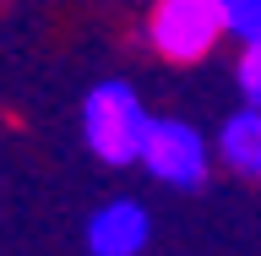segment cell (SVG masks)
<instances>
[{
  "instance_id": "1",
  "label": "cell",
  "mask_w": 261,
  "mask_h": 256,
  "mask_svg": "<svg viewBox=\"0 0 261 256\" xmlns=\"http://www.w3.org/2000/svg\"><path fill=\"white\" fill-rule=\"evenodd\" d=\"M147 126H152V114H147L142 93L130 82H98L93 93L82 98V142H87L93 158L114 164V169L142 158Z\"/></svg>"
},
{
  "instance_id": "2",
  "label": "cell",
  "mask_w": 261,
  "mask_h": 256,
  "mask_svg": "<svg viewBox=\"0 0 261 256\" xmlns=\"http://www.w3.org/2000/svg\"><path fill=\"white\" fill-rule=\"evenodd\" d=\"M136 164H142L158 185H169V191H196V185L207 180V169H212V142L191 126V120L163 114V120L147 126L142 158Z\"/></svg>"
},
{
  "instance_id": "3",
  "label": "cell",
  "mask_w": 261,
  "mask_h": 256,
  "mask_svg": "<svg viewBox=\"0 0 261 256\" xmlns=\"http://www.w3.org/2000/svg\"><path fill=\"white\" fill-rule=\"evenodd\" d=\"M147 38L163 60L196 65L223 38V11H218V0H158L147 16Z\"/></svg>"
},
{
  "instance_id": "4",
  "label": "cell",
  "mask_w": 261,
  "mask_h": 256,
  "mask_svg": "<svg viewBox=\"0 0 261 256\" xmlns=\"http://www.w3.org/2000/svg\"><path fill=\"white\" fill-rule=\"evenodd\" d=\"M82 240H87L93 256H142L147 240H152V218H147V207L136 196H114V202L93 207Z\"/></svg>"
},
{
  "instance_id": "5",
  "label": "cell",
  "mask_w": 261,
  "mask_h": 256,
  "mask_svg": "<svg viewBox=\"0 0 261 256\" xmlns=\"http://www.w3.org/2000/svg\"><path fill=\"white\" fill-rule=\"evenodd\" d=\"M218 158L223 169H234L240 180H261V109H234L223 114V126H218Z\"/></svg>"
},
{
  "instance_id": "6",
  "label": "cell",
  "mask_w": 261,
  "mask_h": 256,
  "mask_svg": "<svg viewBox=\"0 0 261 256\" xmlns=\"http://www.w3.org/2000/svg\"><path fill=\"white\" fill-rule=\"evenodd\" d=\"M223 11V33L240 38V44H256L261 38V0H218Z\"/></svg>"
},
{
  "instance_id": "7",
  "label": "cell",
  "mask_w": 261,
  "mask_h": 256,
  "mask_svg": "<svg viewBox=\"0 0 261 256\" xmlns=\"http://www.w3.org/2000/svg\"><path fill=\"white\" fill-rule=\"evenodd\" d=\"M234 87H240V98L250 109H261V38L240 49V60H234Z\"/></svg>"
}]
</instances>
